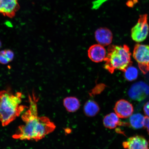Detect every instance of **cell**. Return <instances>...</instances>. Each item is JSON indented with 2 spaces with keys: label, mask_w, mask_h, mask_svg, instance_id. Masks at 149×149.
I'll list each match as a JSON object with an SVG mask.
<instances>
[{
  "label": "cell",
  "mask_w": 149,
  "mask_h": 149,
  "mask_svg": "<svg viewBox=\"0 0 149 149\" xmlns=\"http://www.w3.org/2000/svg\"><path fill=\"white\" fill-rule=\"evenodd\" d=\"M38 99L34 93L29 94V105L22 115L24 124L18 127L13 138L20 140L38 141L55 130L56 126L48 117L38 116Z\"/></svg>",
  "instance_id": "1"
},
{
  "label": "cell",
  "mask_w": 149,
  "mask_h": 149,
  "mask_svg": "<svg viewBox=\"0 0 149 149\" xmlns=\"http://www.w3.org/2000/svg\"><path fill=\"white\" fill-rule=\"evenodd\" d=\"M23 94L10 91H0V122L3 126L8 125L27 108L22 104Z\"/></svg>",
  "instance_id": "2"
},
{
  "label": "cell",
  "mask_w": 149,
  "mask_h": 149,
  "mask_svg": "<svg viewBox=\"0 0 149 149\" xmlns=\"http://www.w3.org/2000/svg\"><path fill=\"white\" fill-rule=\"evenodd\" d=\"M108 53L104 60V68L111 74L115 70L125 72L128 67L131 66V53L128 47L112 45L109 46Z\"/></svg>",
  "instance_id": "3"
},
{
  "label": "cell",
  "mask_w": 149,
  "mask_h": 149,
  "mask_svg": "<svg viewBox=\"0 0 149 149\" xmlns=\"http://www.w3.org/2000/svg\"><path fill=\"white\" fill-rule=\"evenodd\" d=\"M133 56L143 73L146 74L148 73L149 71V45H136Z\"/></svg>",
  "instance_id": "4"
},
{
  "label": "cell",
  "mask_w": 149,
  "mask_h": 149,
  "mask_svg": "<svg viewBox=\"0 0 149 149\" xmlns=\"http://www.w3.org/2000/svg\"><path fill=\"white\" fill-rule=\"evenodd\" d=\"M148 15H140L137 23L131 30V37L135 42H139L144 41L148 36L149 26Z\"/></svg>",
  "instance_id": "5"
},
{
  "label": "cell",
  "mask_w": 149,
  "mask_h": 149,
  "mask_svg": "<svg viewBox=\"0 0 149 149\" xmlns=\"http://www.w3.org/2000/svg\"><path fill=\"white\" fill-rule=\"evenodd\" d=\"M149 94V86L144 82H137L132 85L128 92L130 97L132 100L141 101Z\"/></svg>",
  "instance_id": "6"
},
{
  "label": "cell",
  "mask_w": 149,
  "mask_h": 149,
  "mask_svg": "<svg viewBox=\"0 0 149 149\" xmlns=\"http://www.w3.org/2000/svg\"><path fill=\"white\" fill-rule=\"evenodd\" d=\"M114 110L119 118H126L133 114L134 109L133 105L129 102L126 100H121L116 102Z\"/></svg>",
  "instance_id": "7"
},
{
  "label": "cell",
  "mask_w": 149,
  "mask_h": 149,
  "mask_svg": "<svg viewBox=\"0 0 149 149\" xmlns=\"http://www.w3.org/2000/svg\"><path fill=\"white\" fill-rule=\"evenodd\" d=\"M19 8L18 0H0V14L12 18Z\"/></svg>",
  "instance_id": "8"
},
{
  "label": "cell",
  "mask_w": 149,
  "mask_h": 149,
  "mask_svg": "<svg viewBox=\"0 0 149 149\" xmlns=\"http://www.w3.org/2000/svg\"><path fill=\"white\" fill-rule=\"evenodd\" d=\"M123 146L127 149H149L148 141L142 136L130 137L123 143Z\"/></svg>",
  "instance_id": "9"
},
{
  "label": "cell",
  "mask_w": 149,
  "mask_h": 149,
  "mask_svg": "<svg viewBox=\"0 0 149 149\" xmlns=\"http://www.w3.org/2000/svg\"><path fill=\"white\" fill-rule=\"evenodd\" d=\"M88 55L89 58L93 62L100 63L105 60L107 52L104 46L99 44H94L89 48Z\"/></svg>",
  "instance_id": "10"
},
{
  "label": "cell",
  "mask_w": 149,
  "mask_h": 149,
  "mask_svg": "<svg viewBox=\"0 0 149 149\" xmlns=\"http://www.w3.org/2000/svg\"><path fill=\"white\" fill-rule=\"evenodd\" d=\"M95 37L98 44L103 46L110 44L113 40V34L109 29L105 27L99 28L95 33Z\"/></svg>",
  "instance_id": "11"
},
{
  "label": "cell",
  "mask_w": 149,
  "mask_h": 149,
  "mask_svg": "<svg viewBox=\"0 0 149 149\" xmlns=\"http://www.w3.org/2000/svg\"><path fill=\"white\" fill-rule=\"evenodd\" d=\"M104 126L109 129H113L118 125H123L120 121L119 117L114 113H111L104 117L103 120Z\"/></svg>",
  "instance_id": "12"
},
{
  "label": "cell",
  "mask_w": 149,
  "mask_h": 149,
  "mask_svg": "<svg viewBox=\"0 0 149 149\" xmlns=\"http://www.w3.org/2000/svg\"><path fill=\"white\" fill-rule=\"evenodd\" d=\"M64 105L67 111L74 112L79 109L80 106L79 100L73 97H67L64 99Z\"/></svg>",
  "instance_id": "13"
},
{
  "label": "cell",
  "mask_w": 149,
  "mask_h": 149,
  "mask_svg": "<svg viewBox=\"0 0 149 149\" xmlns=\"http://www.w3.org/2000/svg\"><path fill=\"white\" fill-rule=\"evenodd\" d=\"M100 111V107L95 102L89 100L86 103L84 107V111L87 116H95Z\"/></svg>",
  "instance_id": "14"
},
{
  "label": "cell",
  "mask_w": 149,
  "mask_h": 149,
  "mask_svg": "<svg viewBox=\"0 0 149 149\" xmlns=\"http://www.w3.org/2000/svg\"><path fill=\"white\" fill-rule=\"evenodd\" d=\"M130 117V125L134 129H140L144 126L145 117L141 113H135Z\"/></svg>",
  "instance_id": "15"
},
{
  "label": "cell",
  "mask_w": 149,
  "mask_h": 149,
  "mask_svg": "<svg viewBox=\"0 0 149 149\" xmlns=\"http://www.w3.org/2000/svg\"><path fill=\"white\" fill-rule=\"evenodd\" d=\"M14 52L10 50H3L0 52V63L6 64L11 62L14 58Z\"/></svg>",
  "instance_id": "16"
},
{
  "label": "cell",
  "mask_w": 149,
  "mask_h": 149,
  "mask_svg": "<svg viewBox=\"0 0 149 149\" xmlns=\"http://www.w3.org/2000/svg\"><path fill=\"white\" fill-rule=\"evenodd\" d=\"M124 72L125 77L129 81H134L137 79L138 75V71L137 69L131 66L128 67Z\"/></svg>",
  "instance_id": "17"
},
{
  "label": "cell",
  "mask_w": 149,
  "mask_h": 149,
  "mask_svg": "<svg viewBox=\"0 0 149 149\" xmlns=\"http://www.w3.org/2000/svg\"><path fill=\"white\" fill-rule=\"evenodd\" d=\"M109 0H96L92 2V9L93 10H97L101 5L105 2Z\"/></svg>",
  "instance_id": "18"
},
{
  "label": "cell",
  "mask_w": 149,
  "mask_h": 149,
  "mask_svg": "<svg viewBox=\"0 0 149 149\" xmlns=\"http://www.w3.org/2000/svg\"><path fill=\"white\" fill-rule=\"evenodd\" d=\"M144 111L146 116L149 117V102L145 104L144 107Z\"/></svg>",
  "instance_id": "19"
},
{
  "label": "cell",
  "mask_w": 149,
  "mask_h": 149,
  "mask_svg": "<svg viewBox=\"0 0 149 149\" xmlns=\"http://www.w3.org/2000/svg\"><path fill=\"white\" fill-rule=\"evenodd\" d=\"M144 127L146 128L149 134V117H145Z\"/></svg>",
  "instance_id": "20"
},
{
  "label": "cell",
  "mask_w": 149,
  "mask_h": 149,
  "mask_svg": "<svg viewBox=\"0 0 149 149\" xmlns=\"http://www.w3.org/2000/svg\"><path fill=\"white\" fill-rule=\"evenodd\" d=\"M1 45H2L1 42V41H0V48H1Z\"/></svg>",
  "instance_id": "21"
}]
</instances>
